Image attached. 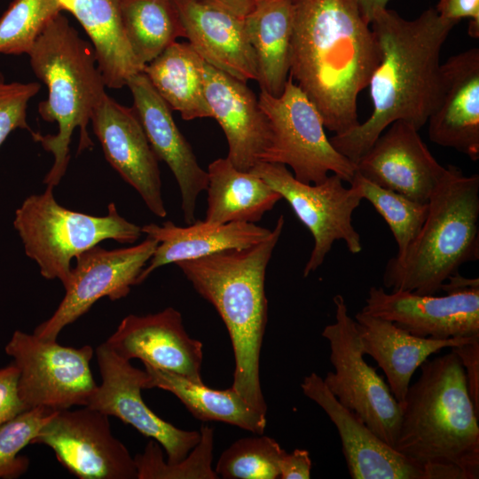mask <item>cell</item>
Instances as JSON below:
<instances>
[{
  "label": "cell",
  "mask_w": 479,
  "mask_h": 479,
  "mask_svg": "<svg viewBox=\"0 0 479 479\" xmlns=\"http://www.w3.org/2000/svg\"><path fill=\"white\" fill-rule=\"evenodd\" d=\"M31 444L50 447L80 479H137L134 457L113 435L109 416L88 406L55 412Z\"/></svg>",
  "instance_id": "cell-13"
},
{
  "label": "cell",
  "mask_w": 479,
  "mask_h": 479,
  "mask_svg": "<svg viewBox=\"0 0 479 479\" xmlns=\"http://www.w3.org/2000/svg\"><path fill=\"white\" fill-rule=\"evenodd\" d=\"M354 321L364 355L372 357L382 369L387 384L399 404L404 399L413 373L431 355L474 338H422L361 310Z\"/></svg>",
  "instance_id": "cell-24"
},
{
  "label": "cell",
  "mask_w": 479,
  "mask_h": 479,
  "mask_svg": "<svg viewBox=\"0 0 479 479\" xmlns=\"http://www.w3.org/2000/svg\"><path fill=\"white\" fill-rule=\"evenodd\" d=\"M294 0H255L244 17L254 51L261 90L279 96L289 76Z\"/></svg>",
  "instance_id": "cell-27"
},
{
  "label": "cell",
  "mask_w": 479,
  "mask_h": 479,
  "mask_svg": "<svg viewBox=\"0 0 479 479\" xmlns=\"http://www.w3.org/2000/svg\"><path fill=\"white\" fill-rule=\"evenodd\" d=\"M335 321L322 336L330 346L334 371L323 381L345 407L355 412L384 442L394 448L401 421V406L375 368L365 360L354 318L342 294L333 298Z\"/></svg>",
  "instance_id": "cell-9"
},
{
  "label": "cell",
  "mask_w": 479,
  "mask_h": 479,
  "mask_svg": "<svg viewBox=\"0 0 479 479\" xmlns=\"http://www.w3.org/2000/svg\"><path fill=\"white\" fill-rule=\"evenodd\" d=\"M101 383L86 406L130 425L140 434L158 442L168 463L185 459L198 444L200 431L180 429L164 420L144 402L148 374L117 355L106 342L96 348Z\"/></svg>",
  "instance_id": "cell-15"
},
{
  "label": "cell",
  "mask_w": 479,
  "mask_h": 479,
  "mask_svg": "<svg viewBox=\"0 0 479 479\" xmlns=\"http://www.w3.org/2000/svg\"><path fill=\"white\" fill-rule=\"evenodd\" d=\"M428 204L414 240L385 266L382 281L390 291L436 294L461 265L479 258V176L449 165Z\"/></svg>",
  "instance_id": "cell-6"
},
{
  "label": "cell",
  "mask_w": 479,
  "mask_h": 479,
  "mask_svg": "<svg viewBox=\"0 0 479 479\" xmlns=\"http://www.w3.org/2000/svg\"><path fill=\"white\" fill-rule=\"evenodd\" d=\"M445 295L385 291L372 287L361 311L390 321L411 334L445 340L479 335V279L459 273L442 286Z\"/></svg>",
  "instance_id": "cell-12"
},
{
  "label": "cell",
  "mask_w": 479,
  "mask_h": 479,
  "mask_svg": "<svg viewBox=\"0 0 479 479\" xmlns=\"http://www.w3.org/2000/svg\"><path fill=\"white\" fill-rule=\"evenodd\" d=\"M189 43L208 65L243 82L257 80L244 18L209 0H172Z\"/></svg>",
  "instance_id": "cell-23"
},
{
  "label": "cell",
  "mask_w": 479,
  "mask_h": 479,
  "mask_svg": "<svg viewBox=\"0 0 479 479\" xmlns=\"http://www.w3.org/2000/svg\"><path fill=\"white\" fill-rule=\"evenodd\" d=\"M90 122L108 163L139 193L152 213L165 217L158 159L135 109L106 94Z\"/></svg>",
  "instance_id": "cell-17"
},
{
  "label": "cell",
  "mask_w": 479,
  "mask_h": 479,
  "mask_svg": "<svg viewBox=\"0 0 479 479\" xmlns=\"http://www.w3.org/2000/svg\"><path fill=\"white\" fill-rule=\"evenodd\" d=\"M420 368L400 404L394 449L420 467L426 479H477L479 414L459 358L451 350Z\"/></svg>",
  "instance_id": "cell-3"
},
{
  "label": "cell",
  "mask_w": 479,
  "mask_h": 479,
  "mask_svg": "<svg viewBox=\"0 0 479 479\" xmlns=\"http://www.w3.org/2000/svg\"><path fill=\"white\" fill-rule=\"evenodd\" d=\"M122 27L144 67L185 32L172 0H121Z\"/></svg>",
  "instance_id": "cell-31"
},
{
  "label": "cell",
  "mask_w": 479,
  "mask_h": 479,
  "mask_svg": "<svg viewBox=\"0 0 479 479\" xmlns=\"http://www.w3.org/2000/svg\"><path fill=\"white\" fill-rule=\"evenodd\" d=\"M18 381L13 362L0 368V425L27 410L19 395Z\"/></svg>",
  "instance_id": "cell-38"
},
{
  "label": "cell",
  "mask_w": 479,
  "mask_h": 479,
  "mask_svg": "<svg viewBox=\"0 0 479 479\" xmlns=\"http://www.w3.org/2000/svg\"><path fill=\"white\" fill-rule=\"evenodd\" d=\"M55 412L35 407L0 425V479H16L27 471L29 459L20 453Z\"/></svg>",
  "instance_id": "cell-36"
},
{
  "label": "cell",
  "mask_w": 479,
  "mask_h": 479,
  "mask_svg": "<svg viewBox=\"0 0 479 479\" xmlns=\"http://www.w3.org/2000/svg\"><path fill=\"white\" fill-rule=\"evenodd\" d=\"M451 349L456 353L463 365L467 390L479 414V336Z\"/></svg>",
  "instance_id": "cell-39"
},
{
  "label": "cell",
  "mask_w": 479,
  "mask_h": 479,
  "mask_svg": "<svg viewBox=\"0 0 479 479\" xmlns=\"http://www.w3.org/2000/svg\"><path fill=\"white\" fill-rule=\"evenodd\" d=\"M61 11L59 0H13L0 18V54H28Z\"/></svg>",
  "instance_id": "cell-35"
},
{
  "label": "cell",
  "mask_w": 479,
  "mask_h": 479,
  "mask_svg": "<svg viewBox=\"0 0 479 479\" xmlns=\"http://www.w3.org/2000/svg\"><path fill=\"white\" fill-rule=\"evenodd\" d=\"M363 15V17L371 24L374 14L387 8L390 0H354Z\"/></svg>",
  "instance_id": "cell-43"
},
{
  "label": "cell",
  "mask_w": 479,
  "mask_h": 479,
  "mask_svg": "<svg viewBox=\"0 0 479 479\" xmlns=\"http://www.w3.org/2000/svg\"><path fill=\"white\" fill-rule=\"evenodd\" d=\"M157 245L156 240L147 236L134 247L106 250L96 245L78 254L62 301L33 334L57 341L65 326L85 314L100 298L116 301L126 297L131 287L137 284Z\"/></svg>",
  "instance_id": "cell-14"
},
{
  "label": "cell",
  "mask_w": 479,
  "mask_h": 479,
  "mask_svg": "<svg viewBox=\"0 0 479 479\" xmlns=\"http://www.w3.org/2000/svg\"><path fill=\"white\" fill-rule=\"evenodd\" d=\"M285 452L266 436L240 438L223 452L215 471L224 479H278Z\"/></svg>",
  "instance_id": "cell-34"
},
{
  "label": "cell",
  "mask_w": 479,
  "mask_h": 479,
  "mask_svg": "<svg viewBox=\"0 0 479 479\" xmlns=\"http://www.w3.org/2000/svg\"><path fill=\"white\" fill-rule=\"evenodd\" d=\"M380 60L378 40L354 0H294L289 75L334 135L360 123L357 97Z\"/></svg>",
  "instance_id": "cell-1"
},
{
  "label": "cell",
  "mask_w": 479,
  "mask_h": 479,
  "mask_svg": "<svg viewBox=\"0 0 479 479\" xmlns=\"http://www.w3.org/2000/svg\"><path fill=\"white\" fill-rule=\"evenodd\" d=\"M4 351L18 368L19 395L27 410L86 406L98 387L90 366V345L63 346L16 330Z\"/></svg>",
  "instance_id": "cell-11"
},
{
  "label": "cell",
  "mask_w": 479,
  "mask_h": 479,
  "mask_svg": "<svg viewBox=\"0 0 479 479\" xmlns=\"http://www.w3.org/2000/svg\"><path fill=\"white\" fill-rule=\"evenodd\" d=\"M284 224L280 215L271 234L252 247L176 263L195 291L215 307L228 330L235 362L232 387L264 414L260 355L268 316L265 273Z\"/></svg>",
  "instance_id": "cell-4"
},
{
  "label": "cell",
  "mask_w": 479,
  "mask_h": 479,
  "mask_svg": "<svg viewBox=\"0 0 479 479\" xmlns=\"http://www.w3.org/2000/svg\"><path fill=\"white\" fill-rule=\"evenodd\" d=\"M356 172L383 188L428 203L445 175L413 125L391 123L356 163Z\"/></svg>",
  "instance_id": "cell-16"
},
{
  "label": "cell",
  "mask_w": 479,
  "mask_h": 479,
  "mask_svg": "<svg viewBox=\"0 0 479 479\" xmlns=\"http://www.w3.org/2000/svg\"><path fill=\"white\" fill-rule=\"evenodd\" d=\"M258 101L271 130L260 161L289 166L305 184L321 183L329 173L350 184L355 164L333 146L318 109L290 75L279 96L261 90Z\"/></svg>",
  "instance_id": "cell-8"
},
{
  "label": "cell",
  "mask_w": 479,
  "mask_h": 479,
  "mask_svg": "<svg viewBox=\"0 0 479 479\" xmlns=\"http://www.w3.org/2000/svg\"><path fill=\"white\" fill-rule=\"evenodd\" d=\"M234 15L244 18L254 8L255 0H209Z\"/></svg>",
  "instance_id": "cell-42"
},
{
  "label": "cell",
  "mask_w": 479,
  "mask_h": 479,
  "mask_svg": "<svg viewBox=\"0 0 479 479\" xmlns=\"http://www.w3.org/2000/svg\"><path fill=\"white\" fill-rule=\"evenodd\" d=\"M250 171L278 192L310 232L314 246L303 277L321 266L336 240H343L352 254L362 251L360 235L352 224V214L363 200L357 185L345 187L336 174L318 184H305L279 163L258 161Z\"/></svg>",
  "instance_id": "cell-10"
},
{
  "label": "cell",
  "mask_w": 479,
  "mask_h": 479,
  "mask_svg": "<svg viewBox=\"0 0 479 479\" xmlns=\"http://www.w3.org/2000/svg\"><path fill=\"white\" fill-rule=\"evenodd\" d=\"M443 92L430 114V141L479 160V49L451 56L442 65Z\"/></svg>",
  "instance_id": "cell-22"
},
{
  "label": "cell",
  "mask_w": 479,
  "mask_h": 479,
  "mask_svg": "<svg viewBox=\"0 0 479 479\" xmlns=\"http://www.w3.org/2000/svg\"><path fill=\"white\" fill-rule=\"evenodd\" d=\"M148 374L146 389L158 388L175 395L187 410L202 421H221L262 435L266 414L252 407L232 387L213 389L204 383L144 365Z\"/></svg>",
  "instance_id": "cell-30"
},
{
  "label": "cell",
  "mask_w": 479,
  "mask_h": 479,
  "mask_svg": "<svg viewBox=\"0 0 479 479\" xmlns=\"http://www.w3.org/2000/svg\"><path fill=\"white\" fill-rule=\"evenodd\" d=\"M27 55L35 76L48 89L38 113L43 120L56 122L59 126L54 135L30 132L33 139L53 155L43 184L55 187L68 167L74 130H80L78 153L93 146L87 126L106 94V84L91 43L80 37L61 12L47 24Z\"/></svg>",
  "instance_id": "cell-5"
},
{
  "label": "cell",
  "mask_w": 479,
  "mask_h": 479,
  "mask_svg": "<svg viewBox=\"0 0 479 479\" xmlns=\"http://www.w3.org/2000/svg\"><path fill=\"white\" fill-rule=\"evenodd\" d=\"M311 459L306 450L295 449L285 452L279 462L280 479H309L310 477Z\"/></svg>",
  "instance_id": "cell-41"
},
{
  "label": "cell",
  "mask_w": 479,
  "mask_h": 479,
  "mask_svg": "<svg viewBox=\"0 0 479 479\" xmlns=\"http://www.w3.org/2000/svg\"><path fill=\"white\" fill-rule=\"evenodd\" d=\"M105 342L124 359L139 358L144 365L203 383V345L187 334L181 313L172 307L128 315Z\"/></svg>",
  "instance_id": "cell-18"
},
{
  "label": "cell",
  "mask_w": 479,
  "mask_h": 479,
  "mask_svg": "<svg viewBox=\"0 0 479 479\" xmlns=\"http://www.w3.org/2000/svg\"><path fill=\"white\" fill-rule=\"evenodd\" d=\"M205 61L189 43L174 42L142 72L171 110L185 121L212 118L204 94Z\"/></svg>",
  "instance_id": "cell-29"
},
{
  "label": "cell",
  "mask_w": 479,
  "mask_h": 479,
  "mask_svg": "<svg viewBox=\"0 0 479 479\" xmlns=\"http://www.w3.org/2000/svg\"><path fill=\"white\" fill-rule=\"evenodd\" d=\"M204 94L212 118L228 143V160L240 170L250 171L271 141L267 116L255 94L243 82L205 62Z\"/></svg>",
  "instance_id": "cell-21"
},
{
  "label": "cell",
  "mask_w": 479,
  "mask_h": 479,
  "mask_svg": "<svg viewBox=\"0 0 479 479\" xmlns=\"http://www.w3.org/2000/svg\"><path fill=\"white\" fill-rule=\"evenodd\" d=\"M198 444L182 460L168 463L161 445L150 439L143 452L134 457L137 479H217L212 467L214 429L201 426Z\"/></svg>",
  "instance_id": "cell-32"
},
{
  "label": "cell",
  "mask_w": 479,
  "mask_h": 479,
  "mask_svg": "<svg viewBox=\"0 0 479 479\" xmlns=\"http://www.w3.org/2000/svg\"><path fill=\"white\" fill-rule=\"evenodd\" d=\"M142 232L156 240L158 245L137 279L144 282L157 268L169 263L192 260L227 249H242L265 240L271 230L255 223L231 222L213 224L196 220L187 226H178L171 221L161 225L148 224Z\"/></svg>",
  "instance_id": "cell-25"
},
{
  "label": "cell",
  "mask_w": 479,
  "mask_h": 479,
  "mask_svg": "<svg viewBox=\"0 0 479 479\" xmlns=\"http://www.w3.org/2000/svg\"><path fill=\"white\" fill-rule=\"evenodd\" d=\"M80 22L90 39L104 82L111 89L127 86L130 76L142 72L126 38L121 0H59Z\"/></svg>",
  "instance_id": "cell-26"
},
{
  "label": "cell",
  "mask_w": 479,
  "mask_h": 479,
  "mask_svg": "<svg viewBox=\"0 0 479 479\" xmlns=\"http://www.w3.org/2000/svg\"><path fill=\"white\" fill-rule=\"evenodd\" d=\"M456 24L441 19L435 8L408 20L387 8L377 12L371 27L381 48V60L368 83L373 111L348 132L330 138L352 163L394 122L422 128L443 92L441 50Z\"/></svg>",
  "instance_id": "cell-2"
},
{
  "label": "cell",
  "mask_w": 479,
  "mask_h": 479,
  "mask_svg": "<svg viewBox=\"0 0 479 479\" xmlns=\"http://www.w3.org/2000/svg\"><path fill=\"white\" fill-rule=\"evenodd\" d=\"M53 188L47 185L43 193L28 196L13 221L26 255L37 263L44 279H57L65 287L71 261L78 254L106 240L132 244L141 237V227L122 217L114 203L108 204L106 216H90L59 205Z\"/></svg>",
  "instance_id": "cell-7"
},
{
  "label": "cell",
  "mask_w": 479,
  "mask_h": 479,
  "mask_svg": "<svg viewBox=\"0 0 479 479\" xmlns=\"http://www.w3.org/2000/svg\"><path fill=\"white\" fill-rule=\"evenodd\" d=\"M40 88L35 82H7L0 72V146L16 129L32 131L27 122V108Z\"/></svg>",
  "instance_id": "cell-37"
},
{
  "label": "cell",
  "mask_w": 479,
  "mask_h": 479,
  "mask_svg": "<svg viewBox=\"0 0 479 479\" xmlns=\"http://www.w3.org/2000/svg\"><path fill=\"white\" fill-rule=\"evenodd\" d=\"M207 173L206 222L256 223L282 199L263 179L238 169L227 157L210 162Z\"/></svg>",
  "instance_id": "cell-28"
},
{
  "label": "cell",
  "mask_w": 479,
  "mask_h": 479,
  "mask_svg": "<svg viewBox=\"0 0 479 479\" xmlns=\"http://www.w3.org/2000/svg\"><path fill=\"white\" fill-rule=\"evenodd\" d=\"M301 389L335 425L352 479H426L420 467L381 439L355 412L342 405L322 377L311 373L303 378Z\"/></svg>",
  "instance_id": "cell-19"
},
{
  "label": "cell",
  "mask_w": 479,
  "mask_h": 479,
  "mask_svg": "<svg viewBox=\"0 0 479 479\" xmlns=\"http://www.w3.org/2000/svg\"><path fill=\"white\" fill-rule=\"evenodd\" d=\"M360 189L389 225L397 245V253L404 252L421 229L428 211V204L412 200L398 192L379 186L357 172L350 182Z\"/></svg>",
  "instance_id": "cell-33"
},
{
  "label": "cell",
  "mask_w": 479,
  "mask_h": 479,
  "mask_svg": "<svg viewBox=\"0 0 479 479\" xmlns=\"http://www.w3.org/2000/svg\"><path fill=\"white\" fill-rule=\"evenodd\" d=\"M435 9L441 19L456 25L470 19L468 34L479 37V0H439Z\"/></svg>",
  "instance_id": "cell-40"
},
{
  "label": "cell",
  "mask_w": 479,
  "mask_h": 479,
  "mask_svg": "<svg viewBox=\"0 0 479 479\" xmlns=\"http://www.w3.org/2000/svg\"><path fill=\"white\" fill-rule=\"evenodd\" d=\"M138 119L158 161H164L179 186L183 218L196 221L200 193L207 189L208 173L199 164L191 145L177 128L171 109L146 75L139 72L128 80Z\"/></svg>",
  "instance_id": "cell-20"
}]
</instances>
